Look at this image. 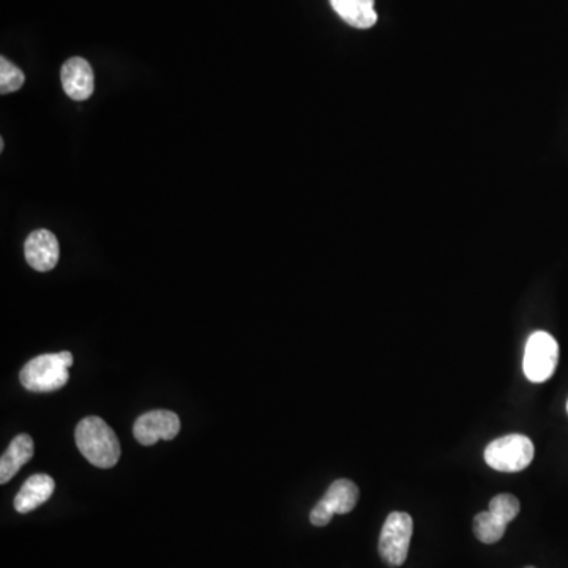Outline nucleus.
<instances>
[{
    "label": "nucleus",
    "mask_w": 568,
    "mask_h": 568,
    "mask_svg": "<svg viewBox=\"0 0 568 568\" xmlns=\"http://www.w3.org/2000/svg\"><path fill=\"white\" fill-rule=\"evenodd\" d=\"M179 431V415L171 411L147 412V414H142L133 426L136 441L142 445H154L158 441H172Z\"/></svg>",
    "instance_id": "obj_6"
},
{
    "label": "nucleus",
    "mask_w": 568,
    "mask_h": 568,
    "mask_svg": "<svg viewBox=\"0 0 568 568\" xmlns=\"http://www.w3.org/2000/svg\"><path fill=\"white\" fill-rule=\"evenodd\" d=\"M559 362V344L548 332H534L524 349L523 370L534 384L548 381Z\"/></svg>",
    "instance_id": "obj_5"
},
{
    "label": "nucleus",
    "mask_w": 568,
    "mask_h": 568,
    "mask_svg": "<svg viewBox=\"0 0 568 568\" xmlns=\"http://www.w3.org/2000/svg\"><path fill=\"white\" fill-rule=\"evenodd\" d=\"M56 490V482L48 474H35L24 483L15 497V509L18 513H29L45 504Z\"/></svg>",
    "instance_id": "obj_9"
},
{
    "label": "nucleus",
    "mask_w": 568,
    "mask_h": 568,
    "mask_svg": "<svg viewBox=\"0 0 568 568\" xmlns=\"http://www.w3.org/2000/svg\"><path fill=\"white\" fill-rule=\"evenodd\" d=\"M414 521L404 512H393L387 516L379 537V554L390 567H401L408 559Z\"/></svg>",
    "instance_id": "obj_4"
},
{
    "label": "nucleus",
    "mask_w": 568,
    "mask_h": 568,
    "mask_svg": "<svg viewBox=\"0 0 568 568\" xmlns=\"http://www.w3.org/2000/svg\"><path fill=\"white\" fill-rule=\"evenodd\" d=\"M34 456V441L29 434H19L13 439L7 452L0 458V483L10 482L24 464Z\"/></svg>",
    "instance_id": "obj_10"
},
{
    "label": "nucleus",
    "mask_w": 568,
    "mask_h": 568,
    "mask_svg": "<svg viewBox=\"0 0 568 568\" xmlns=\"http://www.w3.org/2000/svg\"><path fill=\"white\" fill-rule=\"evenodd\" d=\"M509 524L499 520L496 515L488 512L479 513L474 518V534L477 539L486 545H493L504 537L505 529Z\"/></svg>",
    "instance_id": "obj_13"
},
{
    "label": "nucleus",
    "mask_w": 568,
    "mask_h": 568,
    "mask_svg": "<svg viewBox=\"0 0 568 568\" xmlns=\"http://www.w3.org/2000/svg\"><path fill=\"white\" fill-rule=\"evenodd\" d=\"M60 81L71 100L84 101L94 94V70L83 57H71L65 62L60 70Z\"/></svg>",
    "instance_id": "obj_8"
},
{
    "label": "nucleus",
    "mask_w": 568,
    "mask_h": 568,
    "mask_svg": "<svg viewBox=\"0 0 568 568\" xmlns=\"http://www.w3.org/2000/svg\"><path fill=\"white\" fill-rule=\"evenodd\" d=\"M24 78L23 70H19L10 60L2 57L0 59V92L2 95L12 94L16 90L23 87Z\"/></svg>",
    "instance_id": "obj_15"
},
{
    "label": "nucleus",
    "mask_w": 568,
    "mask_h": 568,
    "mask_svg": "<svg viewBox=\"0 0 568 568\" xmlns=\"http://www.w3.org/2000/svg\"><path fill=\"white\" fill-rule=\"evenodd\" d=\"M535 449L524 434H507L491 442L485 449V461L499 472H520L534 460Z\"/></svg>",
    "instance_id": "obj_3"
},
{
    "label": "nucleus",
    "mask_w": 568,
    "mask_h": 568,
    "mask_svg": "<svg viewBox=\"0 0 568 568\" xmlns=\"http://www.w3.org/2000/svg\"><path fill=\"white\" fill-rule=\"evenodd\" d=\"M75 441L79 452L95 468L109 469L120 460V442L113 428L97 415L86 417L76 426Z\"/></svg>",
    "instance_id": "obj_1"
},
{
    "label": "nucleus",
    "mask_w": 568,
    "mask_h": 568,
    "mask_svg": "<svg viewBox=\"0 0 568 568\" xmlns=\"http://www.w3.org/2000/svg\"><path fill=\"white\" fill-rule=\"evenodd\" d=\"M527 568H534V567H527Z\"/></svg>",
    "instance_id": "obj_17"
},
{
    "label": "nucleus",
    "mask_w": 568,
    "mask_h": 568,
    "mask_svg": "<svg viewBox=\"0 0 568 568\" xmlns=\"http://www.w3.org/2000/svg\"><path fill=\"white\" fill-rule=\"evenodd\" d=\"M27 264L38 272H49L59 262L60 250L57 237L48 229H38L24 243Z\"/></svg>",
    "instance_id": "obj_7"
},
{
    "label": "nucleus",
    "mask_w": 568,
    "mask_h": 568,
    "mask_svg": "<svg viewBox=\"0 0 568 568\" xmlns=\"http://www.w3.org/2000/svg\"><path fill=\"white\" fill-rule=\"evenodd\" d=\"M71 365L73 355L68 351L38 355L26 363V367L19 373V381L30 392H56L70 379L68 370Z\"/></svg>",
    "instance_id": "obj_2"
},
{
    "label": "nucleus",
    "mask_w": 568,
    "mask_h": 568,
    "mask_svg": "<svg viewBox=\"0 0 568 568\" xmlns=\"http://www.w3.org/2000/svg\"><path fill=\"white\" fill-rule=\"evenodd\" d=\"M330 5L344 23L355 29H370L378 23L374 0H330Z\"/></svg>",
    "instance_id": "obj_11"
},
{
    "label": "nucleus",
    "mask_w": 568,
    "mask_h": 568,
    "mask_svg": "<svg viewBox=\"0 0 568 568\" xmlns=\"http://www.w3.org/2000/svg\"><path fill=\"white\" fill-rule=\"evenodd\" d=\"M319 502L332 515H346V513L352 512L359 502V488L351 480H337L330 485L326 496L322 497Z\"/></svg>",
    "instance_id": "obj_12"
},
{
    "label": "nucleus",
    "mask_w": 568,
    "mask_h": 568,
    "mask_svg": "<svg viewBox=\"0 0 568 568\" xmlns=\"http://www.w3.org/2000/svg\"><path fill=\"white\" fill-rule=\"evenodd\" d=\"M521 505L518 497L513 494H497L491 499L490 512L496 515L499 520L504 521L505 524L512 523L518 513H520Z\"/></svg>",
    "instance_id": "obj_14"
},
{
    "label": "nucleus",
    "mask_w": 568,
    "mask_h": 568,
    "mask_svg": "<svg viewBox=\"0 0 568 568\" xmlns=\"http://www.w3.org/2000/svg\"><path fill=\"white\" fill-rule=\"evenodd\" d=\"M567 411H568V403H567Z\"/></svg>",
    "instance_id": "obj_16"
}]
</instances>
